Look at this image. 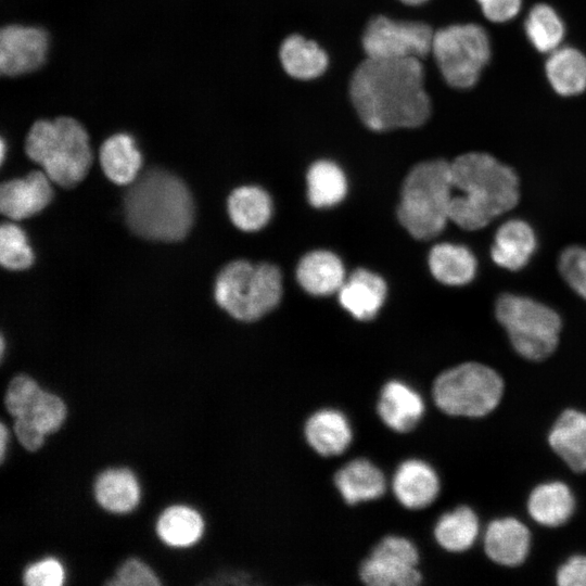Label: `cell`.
Masks as SVG:
<instances>
[{
	"instance_id": "8",
	"label": "cell",
	"mask_w": 586,
	"mask_h": 586,
	"mask_svg": "<svg viewBox=\"0 0 586 586\" xmlns=\"http://www.w3.org/2000/svg\"><path fill=\"white\" fill-rule=\"evenodd\" d=\"M504 381L496 370L467 361L442 371L433 381L435 406L451 417L480 418L500 403Z\"/></svg>"
},
{
	"instance_id": "43",
	"label": "cell",
	"mask_w": 586,
	"mask_h": 586,
	"mask_svg": "<svg viewBox=\"0 0 586 586\" xmlns=\"http://www.w3.org/2000/svg\"><path fill=\"white\" fill-rule=\"evenodd\" d=\"M9 442V432L3 422H1L0 426V458L1 462L4 461L5 458V450Z\"/></svg>"
},
{
	"instance_id": "36",
	"label": "cell",
	"mask_w": 586,
	"mask_h": 586,
	"mask_svg": "<svg viewBox=\"0 0 586 586\" xmlns=\"http://www.w3.org/2000/svg\"><path fill=\"white\" fill-rule=\"evenodd\" d=\"M558 269L569 286L586 301V246L565 247L559 256Z\"/></svg>"
},
{
	"instance_id": "2",
	"label": "cell",
	"mask_w": 586,
	"mask_h": 586,
	"mask_svg": "<svg viewBox=\"0 0 586 586\" xmlns=\"http://www.w3.org/2000/svg\"><path fill=\"white\" fill-rule=\"evenodd\" d=\"M450 170L453 186L461 194L451 198L449 218L464 230L484 228L519 202L517 173L489 154H462L450 163Z\"/></svg>"
},
{
	"instance_id": "24",
	"label": "cell",
	"mask_w": 586,
	"mask_h": 586,
	"mask_svg": "<svg viewBox=\"0 0 586 586\" xmlns=\"http://www.w3.org/2000/svg\"><path fill=\"white\" fill-rule=\"evenodd\" d=\"M574 508L575 499L571 489L559 481L537 485L527 500L532 519L551 527L564 524L573 514Z\"/></svg>"
},
{
	"instance_id": "25",
	"label": "cell",
	"mask_w": 586,
	"mask_h": 586,
	"mask_svg": "<svg viewBox=\"0 0 586 586\" xmlns=\"http://www.w3.org/2000/svg\"><path fill=\"white\" fill-rule=\"evenodd\" d=\"M100 164L105 176L117 184L132 183L142 165V156L128 133L107 138L100 148Z\"/></svg>"
},
{
	"instance_id": "11",
	"label": "cell",
	"mask_w": 586,
	"mask_h": 586,
	"mask_svg": "<svg viewBox=\"0 0 586 586\" xmlns=\"http://www.w3.org/2000/svg\"><path fill=\"white\" fill-rule=\"evenodd\" d=\"M433 37L434 31L425 23L378 15L367 24L361 41L370 59H421L432 51Z\"/></svg>"
},
{
	"instance_id": "38",
	"label": "cell",
	"mask_w": 586,
	"mask_h": 586,
	"mask_svg": "<svg viewBox=\"0 0 586 586\" xmlns=\"http://www.w3.org/2000/svg\"><path fill=\"white\" fill-rule=\"evenodd\" d=\"M65 573L61 562L54 558H46L29 565L23 575L27 586H60Z\"/></svg>"
},
{
	"instance_id": "45",
	"label": "cell",
	"mask_w": 586,
	"mask_h": 586,
	"mask_svg": "<svg viewBox=\"0 0 586 586\" xmlns=\"http://www.w3.org/2000/svg\"><path fill=\"white\" fill-rule=\"evenodd\" d=\"M0 144H1V161H3L4 151H5V150H4V141L1 140V143H0Z\"/></svg>"
},
{
	"instance_id": "34",
	"label": "cell",
	"mask_w": 586,
	"mask_h": 586,
	"mask_svg": "<svg viewBox=\"0 0 586 586\" xmlns=\"http://www.w3.org/2000/svg\"><path fill=\"white\" fill-rule=\"evenodd\" d=\"M0 262L10 270H24L34 263V253L24 231L11 222L2 224L0 229Z\"/></svg>"
},
{
	"instance_id": "4",
	"label": "cell",
	"mask_w": 586,
	"mask_h": 586,
	"mask_svg": "<svg viewBox=\"0 0 586 586\" xmlns=\"http://www.w3.org/2000/svg\"><path fill=\"white\" fill-rule=\"evenodd\" d=\"M25 151L31 161L43 167L50 180L64 188L80 182L92 163L86 129L66 116L53 122L37 120L26 137Z\"/></svg>"
},
{
	"instance_id": "41",
	"label": "cell",
	"mask_w": 586,
	"mask_h": 586,
	"mask_svg": "<svg viewBox=\"0 0 586 586\" xmlns=\"http://www.w3.org/2000/svg\"><path fill=\"white\" fill-rule=\"evenodd\" d=\"M13 430L22 446L28 451H37L43 445L46 434L31 418H15Z\"/></svg>"
},
{
	"instance_id": "20",
	"label": "cell",
	"mask_w": 586,
	"mask_h": 586,
	"mask_svg": "<svg viewBox=\"0 0 586 586\" xmlns=\"http://www.w3.org/2000/svg\"><path fill=\"white\" fill-rule=\"evenodd\" d=\"M339 300L344 309L358 320H370L382 307L386 284L377 273L365 268L353 271L340 288Z\"/></svg>"
},
{
	"instance_id": "31",
	"label": "cell",
	"mask_w": 586,
	"mask_h": 586,
	"mask_svg": "<svg viewBox=\"0 0 586 586\" xmlns=\"http://www.w3.org/2000/svg\"><path fill=\"white\" fill-rule=\"evenodd\" d=\"M347 180L334 162L320 160L315 162L307 173V198L318 208L339 204L346 195Z\"/></svg>"
},
{
	"instance_id": "17",
	"label": "cell",
	"mask_w": 586,
	"mask_h": 586,
	"mask_svg": "<svg viewBox=\"0 0 586 586\" xmlns=\"http://www.w3.org/2000/svg\"><path fill=\"white\" fill-rule=\"evenodd\" d=\"M49 179L46 173L35 170L24 178L3 182L0 188L1 213L20 220L41 212L53 198Z\"/></svg>"
},
{
	"instance_id": "32",
	"label": "cell",
	"mask_w": 586,
	"mask_h": 586,
	"mask_svg": "<svg viewBox=\"0 0 586 586\" xmlns=\"http://www.w3.org/2000/svg\"><path fill=\"white\" fill-rule=\"evenodd\" d=\"M204 530L201 514L187 506H173L163 511L156 523L160 538L173 547L196 543Z\"/></svg>"
},
{
	"instance_id": "15",
	"label": "cell",
	"mask_w": 586,
	"mask_h": 586,
	"mask_svg": "<svg viewBox=\"0 0 586 586\" xmlns=\"http://www.w3.org/2000/svg\"><path fill=\"white\" fill-rule=\"evenodd\" d=\"M332 485L348 507L383 498L390 481L383 469L367 457H354L342 463L332 475Z\"/></svg>"
},
{
	"instance_id": "16",
	"label": "cell",
	"mask_w": 586,
	"mask_h": 586,
	"mask_svg": "<svg viewBox=\"0 0 586 586\" xmlns=\"http://www.w3.org/2000/svg\"><path fill=\"white\" fill-rule=\"evenodd\" d=\"M48 50L47 33L33 26L8 25L0 33V71L17 76L40 67Z\"/></svg>"
},
{
	"instance_id": "39",
	"label": "cell",
	"mask_w": 586,
	"mask_h": 586,
	"mask_svg": "<svg viewBox=\"0 0 586 586\" xmlns=\"http://www.w3.org/2000/svg\"><path fill=\"white\" fill-rule=\"evenodd\" d=\"M109 585L117 586H158L161 581L144 562L138 559L125 561L117 570L114 579Z\"/></svg>"
},
{
	"instance_id": "30",
	"label": "cell",
	"mask_w": 586,
	"mask_h": 586,
	"mask_svg": "<svg viewBox=\"0 0 586 586\" xmlns=\"http://www.w3.org/2000/svg\"><path fill=\"white\" fill-rule=\"evenodd\" d=\"M547 77L562 95H574L586 89V58L574 48H557L546 62Z\"/></svg>"
},
{
	"instance_id": "9",
	"label": "cell",
	"mask_w": 586,
	"mask_h": 586,
	"mask_svg": "<svg viewBox=\"0 0 586 586\" xmlns=\"http://www.w3.org/2000/svg\"><path fill=\"white\" fill-rule=\"evenodd\" d=\"M489 41L475 24L450 25L434 33L432 52L447 84L473 86L489 59Z\"/></svg>"
},
{
	"instance_id": "28",
	"label": "cell",
	"mask_w": 586,
	"mask_h": 586,
	"mask_svg": "<svg viewBox=\"0 0 586 586\" xmlns=\"http://www.w3.org/2000/svg\"><path fill=\"white\" fill-rule=\"evenodd\" d=\"M480 525L475 512L468 506H458L443 513L433 528L437 545L449 552H462L475 543Z\"/></svg>"
},
{
	"instance_id": "40",
	"label": "cell",
	"mask_w": 586,
	"mask_h": 586,
	"mask_svg": "<svg viewBox=\"0 0 586 586\" xmlns=\"http://www.w3.org/2000/svg\"><path fill=\"white\" fill-rule=\"evenodd\" d=\"M557 583L561 586H586V556L576 555L568 559L557 571Z\"/></svg>"
},
{
	"instance_id": "14",
	"label": "cell",
	"mask_w": 586,
	"mask_h": 586,
	"mask_svg": "<svg viewBox=\"0 0 586 586\" xmlns=\"http://www.w3.org/2000/svg\"><path fill=\"white\" fill-rule=\"evenodd\" d=\"M390 489L402 508L418 511L436 500L441 492V480L430 462L418 457H407L394 468Z\"/></svg>"
},
{
	"instance_id": "1",
	"label": "cell",
	"mask_w": 586,
	"mask_h": 586,
	"mask_svg": "<svg viewBox=\"0 0 586 586\" xmlns=\"http://www.w3.org/2000/svg\"><path fill=\"white\" fill-rule=\"evenodd\" d=\"M423 76L420 59L366 58L349 82L351 100L361 122L374 131L421 126L431 112Z\"/></svg>"
},
{
	"instance_id": "21",
	"label": "cell",
	"mask_w": 586,
	"mask_h": 586,
	"mask_svg": "<svg viewBox=\"0 0 586 586\" xmlns=\"http://www.w3.org/2000/svg\"><path fill=\"white\" fill-rule=\"evenodd\" d=\"M548 442L552 450L576 472L586 471V413L564 410L553 423Z\"/></svg>"
},
{
	"instance_id": "6",
	"label": "cell",
	"mask_w": 586,
	"mask_h": 586,
	"mask_svg": "<svg viewBox=\"0 0 586 586\" xmlns=\"http://www.w3.org/2000/svg\"><path fill=\"white\" fill-rule=\"evenodd\" d=\"M282 280L271 264L234 260L217 276L214 295L217 304L241 321H254L273 309L280 301Z\"/></svg>"
},
{
	"instance_id": "37",
	"label": "cell",
	"mask_w": 586,
	"mask_h": 586,
	"mask_svg": "<svg viewBox=\"0 0 586 586\" xmlns=\"http://www.w3.org/2000/svg\"><path fill=\"white\" fill-rule=\"evenodd\" d=\"M66 413V406L58 395L42 391L28 417L47 435L61 428Z\"/></svg>"
},
{
	"instance_id": "29",
	"label": "cell",
	"mask_w": 586,
	"mask_h": 586,
	"mask_svg": "<svg viewBox=\"0 0 586 586\" xmlns=\"http://www.w3.org/2000/svg\"><path fill=\"white\" fill-rule=\"evenodd\" d=\"M272 204L262 188L243 186L228 198V213L235 227L243 231L262 229L270 219Z\"/></svg>"
},
{
	"instance_id": "3",
	"label": "cell",
	"mask_w": 586,
	"mask_h": 586,
	"mask_svg": "<svg viewBox=\"0 0 586 586\" xmlns=\"http://www.w3.org/2000/svg\"><path fill=\"white\" fill-rule=\"evenodd\" d=\"M124 209L133 233L165 242L182 240L194 218L192 196L183 181L156 168L136 178L126 191Z\"/></svg>"
},
{
	"instance_id": "44",
	"label": "cell",
	"mask_w": 586,
	"mask_h": 586,
	"mask_svg": "<svg viewBox=\"0 0 586 586\" xmlns=\"http://www.w3.org/2000/svg\"><path fill=\"white\" fill-rule=\"evenodd\" d=\"M400 1L406 4L418 5V4L424 3L428 0H400Z\"/></svg>"
},
{
	"instance_id": "19",
	"label": "cell",
	"mask_w": 586,
	"mask_h": 586,
	"mask_svg": "<svg viewBox=\"0 0 586 586\" xmlns=\"http://www.w3.org/2000/svg\"><path fill=\"white\" fill-rule=\"evenodd\" d=\"M531 546L528 528L515 518L492 521L484 534V549L494 562L515 566L527 557Z\"/></svg>"
},
{
	"instance_id": "42",
	"label": "cell",
	"mask_w": 586,
	"mask_h": 586,
	"mask_svg": "<svg viewBox=\"0 0 586 586\" xmlns=\"http://www.w3.org/2000/svg\"><path fill=\"white\" fill-rule=\"evenodd\" d=\"M484 15L492 22H507L513 18L521 7V0H477Z\"/></svg>"
},
{
	"instance_id": "35",
	"label": "cell",
	"mask_w": 586,
	"mask_h": 586,
	"mask_svg": "<svg viewBox=\"0 0 586 586\" xmlns=\"http://www.w3.org/2000/svg\"><path fill=\"white\" fill-rule=\"evenodd\" d=\"M43 390L27 374L14 377L4 394V406L14 418L28 417Z\"/></svg>"
},
{
	"instance_id": "12",
	"label": "cell",
	"mask_w": 586,
	"mask_h": 586,
	"mask_svg": "<svg viewBox=\"0 0 586 586\" xmlns=\"http://www.w3.org/2000/svg\"><path fill=\"white\" fill-rule=\"evenodd\" d=\"M426 410L422 394L408 382L390 379L378 390L374 411L390 431L405 435L422 421Z\"/></svg>"
},
{
	"instance_id": "7",
	"label": "cell",
	"mask_w": 586,
	"mask_h": 586,
	"mask_svg": "<svg viewBox=\"0 0 586 586\" xmlns=\"http://www.w3.org/2000/svg\"><path fill=\"white\" fill-rule=\"evenodd\" d=\"M495 317L523 358L539 361L556 351L562 320L550 306L530 296L506 292L495 302Z\"/></svg>"
},
{
	"instance_id": "5",
	"label": "cell",
	"mask_w": 586,
	"mask_h": 586,
	"mask_svg": "<svg viewBox=\"0 0 586 586\" xmlns=\"http://www.w3.org/2000/svg\"><path fill=\"white\" fill-rule=\"evenodd\" d=\"M453 188L450 163L445 160L419 163L408 173L397 216L413 238L429 240L444 230Z\"/></svg>"
},
{
	"instance_id": "33",
	"label": "cell",
	"mask_w": 586,
	"mask_h": 586,
	"mask_svg": "<svg viewBox=\"0 0 586 586\" xmlns=\"http://www.w3.org/2000/svg\"><path fill=\"white\" fill-rule=\"evenodd\" d=\"M525 31L540 52H552L563 38L564 26L556 11L547 4H537L525 21Z\"/></svg>"
},
{
	"instance_id": "13",
	"label": "cell",
	"mask_w": 586,
	"mask_h": 586,
	"mask_svg": "<svg viewBox=\"0 0 586 586\" xmlns=\"http://www.w3.org/2000/svg\"><path fill=\"white\" fill-rule=\"evenodd\" d=\"M306 446L321 458L344 455L352 446L355 432L347 413L334 406H322L309 412L302 428Z\"/></svg>"
},
{
	"instance_id": "18",
	"label": "cell",
	"mask_w": 586,
	"mask_h": 586,
	"mask_svg": "<svg viewBox=\"0 0 586 586\" xmlns=\"http://www.w3.org/2000/svg\"><path fill=\"white\" fill-rule=\"evenodd\" d=\"M537 250L534 228L524 219L512 218L501 224L491 245V258L509 271L524 268Z\"/></svg>"
},
{
	"instance_id": "22",
	"label": "cell",
	"mask_w": 586,
	"mask_h": 586,
	"mask_svg": "<svg viewBox=\"0 0 586 586\" xmlns=\"http://www.w3.org/2000/svg\"><path fill=\"white\" fill-rule=\"evenodd\" d=\"M428 262L433 277L450 286L471 283L479 268L476 256L471 249L450 242L435 244L429 253Z\"/></svg>"
},
{
	"instance_id": "26",
	"label": "cell",
	"mask_w": 586,
	"mask_h": 586,
	"mask_svg": "<svg viewBox=\"0 0 586 586\" xmlns=\"http://www.w3.org/2000/svg\"><path fill=\"white\" fill-rule=\"evenodd\" d=\"M98 504L114 513L133 510L140 499V487L135 474L125 468L103 471L95 480Z\"/></svg>"
},
{
	"instance_id": "23",
	"label": "cell",
	"mask_w": 586,
	"mask_h": 586,
	"mask_svg": "<svg viewBox=\"0 0 586 586\" xmlns=\"http://www.w3.org/2000/svg\"><path fill=\"white\" fill-rule=\"evenodd\" d=\"M296 278L306 292L319 296L337 292L346 279L341 259L324 250L304 255L297 265Z\"/></svg>"
},
{
	"instance_id": "10",
	"label": "cell",
	"mask_w": 586,
	"mask_h": 586,
	"mask_svg": "<svg viewBox=\"0 0 586 586\" xmlns=\"http://www.w3.org/2000/svg\"><path fill=\"white\" fill-rule=\"evenodd\" d=\"M420 551L406 535L386 534L370 548L357 568L358 579L368 586H418Z\"/></svg>"
},
{
	"instance_id": "46",
	"label": "cell",
	"mask_w": 586,
	"mask_h": 586,
	"mask_svg": "<svg viewBox=\"0 0 586 586\" xmlns=\"http://www.w3.org/2000/svg\"><path fill=\"white\" fill-rule=\"evenodd\" d=\"M3 353H4V340L2 337L1 339V356H3Z\"/></svg>"
},
{
	"instance_id": "27",
	"label": "cell",
	"mask_w": 586,
	"mask_h": 586,
	"mask_svg": "<svg viewBox=\"0 0 586 586\" xmlns=\"http://www.w3.org/2000/svg\"><path fill=\"white\" fill-rule=\"evenodd\" d=\"M279 55L286 74L296 79H314L324 73L329 63L320 46L296 34L283 40Z\"/></svg>"
}]
</instances>
